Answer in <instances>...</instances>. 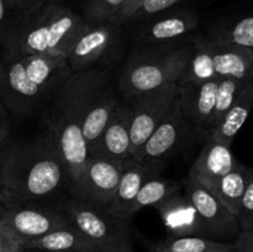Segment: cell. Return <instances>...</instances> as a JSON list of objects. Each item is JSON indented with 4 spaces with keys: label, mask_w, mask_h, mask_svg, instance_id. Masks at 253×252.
I'll list each match as a JSON object with an SVG mask.
<instances>
[{
    "label": "cell",
    "mask_w": 253,
    "mask_h": 252,
    "mask_svg": "<svg viewBox=\"0 0 253 252\" xmlns=\"http://www.w3.org/2000/svg\"><path fill=\"white\" fill-rule=\"evenodd\" d=\"M0 192L7 205L69 195V177L49 133L7 142L0 150Z\"/></svg>",
    "instance_id": "6da1fadb"
},
{
    "label": "cell",
    "mask_w": 253,
    "mask_h": 252,
    "mask_svg": "<svg viewBox=\"0 0 253 252\" xmlns=\"http://www.w3.org/2000/svg\"><path fill=\"white\" fill-rule=\"evenodd\" d=\"M100 69L72 73L47 104V132L53 138L69 177V195L76 197L89 157L83 118L89 89Z\"/></svg>",
    "instance_id": "7a4b0ae2"
},
{
    "label": "cell",
    "mask_w": 253,
    "mask_h": 252,
    "mask_svg": "<svg viewBox=\"0 0 253 252\" xmlns=\"http://www.w3.org/2000/svg\"><path fill=\"white\" fill-rule=\"evenodd\" d=\"M72 73L66 57L0 53V100L11 116L29 118L40 106L48 104Z\"/></svg>",
    "instance_id": "3957f363"
},
{
    "label": "cell",
    "mask_w": 253,
    "mask_h": 252,
    "mask_svg": "<svg viewBox=\"0 0 253 252\" xmlns=\"http://www.w3.org/2000/svg\"><path fill=\"white\" fill-rule=\"evenodd\" d=\"M84 22L82 15L62 2H42L27 15L10 43L0 53L66 57L74 36Z\"/></svg>",
    "instance_id": "277c9868"
},
{
    "label": "cell",
    "mask_w": 253,
    "mask_h": 252,
    "mask_svg": "<svg viewBox=\"0 0 253 252\" xmlns=\"http://www.w3.org/2000/svg\"><path fill=\"white\" fill-rule=\"evenodd\" d=\"M192 39L161 46H141L130 56L116 84L124 99L177 84L190 53Z\"/></svg>",
    "instance_id": "5b68a950"
},
{
    "label": "cell",
    "mask_w": 253,
    "mask_h": 252,
    "mask_svg": "<svg viewBox=\"0 0 253 252\" xmlns=\"http://www.w3.org/2000/svg\"><path fill=\"white\" fill-rule=\"evenodd\" d=\"M62 205L71 224L100 252H133L128 224L114 216L108 208L72 195H66Z\"/></svg>",
    "instance_id": "8992f818"
},
{
    "label": "cell",
    "mask_w": 253,
    "mask_h": 252,
    "mask_svg": "<svg viewBox=\"0 0 253 252\" xmlns=\"http://www.w3.org/2000/svg\"><path fill=\"white\" fill-rule=\"evenodd\" d=\"M62 199L12 203L2 211L0 225L24 246L52 230L71 224L62 205Z\"/></svg>",
    "instance_id": "52a82bcc"
},
{
    "label": "cell",
    "mask_w": 253,
    "mask_h": 252,
    "mask_svg": "<svg viewBox=\"0 0 253 252\" xmlns=\"http://www.w3.org/2000/svg\"><path fill=\"white\" fill-rule=\"evenodd\" d=\"M121 27L111 22H84L66 54L71 71L104 69L120 47Z\"/></svg>",
    "instance_id": "ba28073f"
},
{
    "label": "cell",
    "mask_w": 253,
    "mask_h": 252,
    "mask_svg": "<svg viewBox=\"0 0 253 252\" xmlns=\"http://www.w3.org/2000/svg\"><path fill=\"white\" fill-rule=\"evenodd\" d=\"M179 95V86L177 84L161 88L151 93L126 99L130 101L132 118L130 130V155L137 153L147 141L151 133L166 118Z\"/></svg>",
    "instance_id": "9c48e42d"
},
{
    "label": "cell",
    "mask_w": 253,
    "mask_h": 252,
    "mask_svg": "<svg viewBox=\"0 0 253 252\" xmlns=\"http://www.w3.org/2000/svg\"><path fill=\"white\" fill-rule=\"evenodd\" d=\"M184 188L207 229L208 237L221 242L235 241L241 231L239 220L219 198L190 177L184 182Z\"/></svg>",
    "instance_id": "30bf717a"
},
{
    "label": "cell",
    "mask_w": 253,
    "mask_h": 252,
    "mask_svg": "<svg viewBox=\"0 0 253 252\" xmlns=\"http://www.w3.org/2000/svg\"><path fill=\"white\" fill-rule=\"evenodd\" d=\"M123 96L118 84L113 83L109 69H100L89 89L83 118V133L89 148L96 142Z\"/></svg>",
    "instance_id": "8fae6325"
},
{
    "label": "cell",
    "mask_w": 253,
    "mask_h": 252,
    "mask_svg": "<svg viewBox=\"0 0 253 252\" xmlns=\"http://www.w3.org/2000/svg\"><path fill=\"white\" fill-rule=\"evenodd\" d=\"M137 39L143 46H161L183 42L199 27V16L194 10L178 9L136 24Z\"/></svg>",
    "instance_id": "7c38bea8"
},
{
    "label": "cell",
    "mask_w": 253,
    "mask_h": 252,
    "mask_svg": "<svg viewBox=\"0 0 253 252\" xmlns=\"http://www.w3.org/2000/svg\"><path fill=\"white\" fill-rule=\"evenodd\" d=\"M188 126L177 100L133 158L156 169L182 146L188 135Z\"/></svg>",
    "instance_id": "4fadbf2b"
},
{
    "label": "cell",
    "mask_w": 253,
    "mask_h": 252,
    "mask_svg": "<svg viewBox=\"0 0 253 252\" xmlns=\"http://www.w3.org/2000/svg\"><path fill=\"white\" fill-rule=\"evenodd\" d=\"M123 161L89 156L76 198L108 208L120 180Z\"/></svg>",
    "instance_id": "5bb4252c"
},
{
    "label": "cell",
    "mask_w": 253,
    "mask_h": 252,
    "mask_svg": "<svg viewBox=\"0 0 253 252\" xmlns=\"http://www.w3.org/2000/svg\"><path fill=\"white\" fill-rule=\"evenodd\" d=\"M131 118L132 110L130 101L123 98L111 114L96 142L89 148V156L116 161L130 158Z\"/></svg>",
    "instance_id": "9a60e30c"
},
{
    "label": "cell",
    "mask_w": 253,
    "mask_h": 252,
    "mask_svg": "<svg viewBox=\"0 0 253 252\" xmlns=\"http://www.w3.org/2000/svg\"><path fill=\"white\" fill-rule=\"evenodd\" d=\"M219 79L179 86L178 104L183 118L187 120L188 125H192L207 137L212 126Z\"/></svg>",
    "instance_id": "2e32d148"
},
{
    "label": "cell",
    "mask_w": 253,
    "mask_h": 252,
    "mask_svg": "<svg viewBox=\"0 0 253 252\" xmlns=\"http://www.w3.org/2000/svg\"><path fill=\"white\" fill-rule=\"evenodd\" d=\"M155 208L160 212L168 236L208 237L207 229L187 194H180L178 190Z\"/></svg>",
    "instance_id": "e0dca14e"
},
{
    "label": "cell",
    "mask_w": 253,
    "mask_h": 252,
    "mask_svg": "<svg viewBox=\"0 0 253 252\" xmlns=\"http://www.w3.org/2000/svg\"><path fill=\"white\" fill-rule=\"evenodd\" d=\"M231 146L214 140H207L197 160L190 168L189 177L214 193L220 179L236 166Z\"/></svg>",
    "instance_id": "ac0fdd59"
},
{
    "label": "cell",
    "mask_w": 253,
    "mask_h": 252,
    "mask_svg": "<svg viewBox=\"0 0 253 252\" xmlns=\"http://www.w3.org/2000/svg\"><path fill=\"white\" fill-rule=\"evenodd\" d=\"M156 169L148 167L145 163L133 157L123 161L120 180L108 210L118 219L130 222L132 219L131 208L138 194V190L150 177L155 175Z\"/></svg>",
    "instance_id": "d6986e66"
},
{
    "label": "cell",
    "mask_w": 253,
    "mask_h": 252,
    "mask_svg": "<svg viewBox=\"0 0 253 252\" xmlns=\"http://www.w3.org/2000/svg\"><path fill=\"white\" fill-rule=\"evenodd\" d=\"M210 48L217 78H232L245 83L253 81V49L212 41Z\"/></svg>",
    "instance_id": "ffe728a7"
},
{
    "label": "cell",
    "mask_w": 253,
    "mask_h": 252,
    "mask_svg": "<svg viewBox=\"0 0 253 252\" xmlns=\"http://www.w3.org/2000/svg\"><path fill=\"white\" fill-rule=\"evenodd\" d=\"M25 250L49 252H100L98 247L74 225L58 227L24 245Z\"/></svg>",
    "instance_id": "44dd1931"
},
{
    "label": "cell",
    "mask_w": 253,
    "mask_h": 252,
    "mask_svg": "<svg viewBox=\"0 0 253 252\" xmlns=\"http://www.w3.org/2000/svg\"><path fill=\"white\" fill-rule=\"evenodd\" d=\"M253 109V81L250 82L234 105L229 109L224 118L220 120V123L212 128L208 135L207 140L219 141L227 146H231L232 141L236 137L239 131L249 119Z\"/></svg>",
    "instance_id": "7402d4cb"
},
{
    "label": "cell",
    "mask_w": 253,
    "mask_h": 252,
    "mask_svg": "<svg viewBox=\"0 0 253 252\" xmlns=\"http://www.w3.org/2000/svg\"><path fill=\"white\" fill-rule=\"evenodd\" d=\"M215 78L217 77L215 74L210 41L207 39V36L193 37L189 57H188L184 71L177 85L187 86L211 81Z\"/></svg>",
    "instance_id": "603a6c76"
},
{
    "label": "cell",
    "mask_w": 253,
    "mask_h": 252,
    "mask_svg": "<svg viewBox=\"0 0 253 252\" xmlns=\"http://www.w3.org/2000/svg\"><path fill=\"white\" fill-rule=\"evenodd\" d=\"M250 172L251 167L237 162L236 166L220 179L214 190V194L235 216H237L239 212L240 203L249 182Z\"/></svg>",
    "instance_id": "cb8c5ba5"
},
{
    "label": "cell",
    "mask_w": 253,
    "mask_h": 252,
    "mask_svg": "<svg viewBox=\"0 0 253 252\" xmlns=\"http://www.w3.org/2000/svg\"><path fill=\"white\" fill-rule=\"evenodd\" d=\"M234 242H221L202 236H167L156 245L155 252H231Z\"/></svg>",
    "instance_id": "d4e9b609"
},
{
    "label": "cell",
    "mask_w": 253,
    "mask_h": 252,
    "mask_svg": "<svg viewBox=\"0 0 253 252\" xmlns=\"http://www.w3.org/2000/svg\"><path fill=\"white\" fill-rule=\"evenodd\" d=\"M208 39L217 43H232L253 49V14L215 27Z\"/></svg>",
    "instance_id": "484cf974"
},
{
    "label": "cell",
    "mask_w": 253,
    "mask_h": 252,
    "mask_svg": "<svg viewBox=\"0 0 253 252\" xmlns=\"http://www.w3.org/2000/svg\"><path fill=\"white\" fill-rule=\"evenodd\" d=\"M180 188H182L180 183L152 175L143 183L142 187L138 190L137 197H136L132 208H131V215L133 216L136 212L140 211L143 208H155L166 198L180 190Z\"/></svg>",
    "instance_id": "4316f807"
},
{
    "label": "cell",
    "mask_w": 253,
    "mask_h": 252,
    "mask_svg": "<svg viewBox=\"0 0 253 252\" xmlns=\"http://www.w3.org/2000/svg\"><path fill=\"white\" fill-rule=\"evenodd\" d=\"M249 83L237 81L232 78H220L216 89V98H215V110L214 119H212L211 130L220 123L229 109L234 105L236 99L244 90L245 86ZM210 130V131H211Z\"/></svg>",
    "instance_id": "83f0119b"
},
{
    "label": "cell",
    "mask_w": 253,
    "mask_h": 252,
    "mask_svg": "<svg viewBox=\"0 0 253 252\" xmlns=\"http://www.w3.org/2000/svg\"><path fill=\"white\" fill-rule=\"evenodd\" d=\"M27 15L15 10L7 0H0V51L10 43Z\"/></svg>",
    "instance_id": "f1b7e54d"
},
{
    "label": "cell",
    "mask_w": 253,
    "mask_h": 252,
    "mask_svg": "<svg viewBox=\"0 0 253 252\" xmlns=\"http://www.w3.org/2000/svg\"><path fill=\"white\" fill-rule=\"evenodd\" d=\"M126 0H86L82 16L88 22H110Z\"/></svg>",
    "instance_id": "f546056e"
},
{
    "label": "cell",
    "mask_w": 253,
    "mask_h": 252,
    "mask_svg": "<svg viewBox=\"0 0 253 252\" xmlns=\"http://www.w3.org/2000/svg\"><path fill=\"white\" fill-rule=\"evenodd\" d=\"M182 1H184V0H148L135 14H132L126 20L124 26L125 25L141 24V22L146 21V20H150L152 17L163 14V12L173 10V7L179 5Z\"/></svg>",
    "instance_id": "4dcf8cb0"
},
{
    "label": "cell",
    "mask_w": 253,
    "mask_h": 252,
    "mask_svg": "<svg viewBox=\"0 0 253 252\" xmlns=\"http://www.w3.org/2000/svg\"><path fill=\"white\" fill-rule=\"evenodd\" d=\"M236 217L239 220L241 230L247 229L253 225V168H251V172H250L249 182L242 195Z\"/></svg>",
    "instance_id": "1f68e13d"
},
{
    "label": "cell",
    "mask_w": 253,
    "mask_h": 252,
    "mask_svg": "<svg viewBox=\"0 0 253 252\" xmlns=\"http://www.w3.org/2000/svg\"><path fill=\"white\" fill-rule=\"evenodd\" d=\"M148 0H126L125 4L121 6V9L119 10L118 14L111 19V24H115L118 26H124V24L126 22V20L131 16L132 14H135L143 4H146Z\"/></svg>",
    "instance_id": "d6a6232c"
},
{
    "label": "cell",
    "mask_w": 253,
    "mask_h": 252,
    "mask_svg": "<svg viewBox=\"0 0 253 252\" xmlns=\"http://www.w3.org/2000/svg\"><path fill=\"white\" fill-rule=\"evenodd\" d=\"M10 128H11V114L5 104L0 100V150L9 142Z\"/></svg>",
    "instance_id": "836d02e7"
},
{
    "label": "cell",
    "mask_w": 253,
    "mask_h": 252,
    "mask_svg": "<svg viewBox=\"0 0 253 252\" xmlns=\"http://www.w3.org/2000/svg\"><path fill=\"white\" fill-rule=\"evenodd\" d=\"M0 252H24L21 242L0 225Z\"/></svg>",
    "instance_id": "e575fe53"
},
{
    "label": "cell",
    "mask_w": 253,
    "mask_h": 252,
    "mask_svg": "<svg viewBox=\"0 0 253 252\" xmlns=\"http://www.w3.org/2000/svg\"><path fill=\"white\" fill-rule=\"evenodd\" d=\"M234 247L237 252H253V225L240 231L234 241Z\"/></svg>",
    "instance_id": "d590c367"
},
{
    "label": "cell",
    "mask_w": 253,
    "mask_h": 252,
    "mask_svg": "<svg viewBox=\"0 0 253 252\" xmlns=\"http://www.w3.org/2000/svg\"><path fill=\"white\" fill-rule=\"evenodd\" d=\"M7 1L15 10L24 14H31L43 2L41 0H7Z\"/></svg>",
    "instance_id": "8d00e7d4"
},
{
    "label": "cell",
    "mask_w": 253,
    "mask_h": 252,
    "mask_svg": "<svg viewBox=\"0 0 253 252\" xmlns=\"http://www.w3.org/2000/svg\"><path fill=\"white\" fill-rule=\"evenodd\" d=\"M7 207V202L6 199L4 198V195L1 194V192H0V215L2 214V211H4L5 208Z\"/></svg>",
    "instance_id": "74e56055"
},
{
    "label": "cell",
    "mask_w": 253,
    "mask_h": 252,
    "mask_svg": "<svg viewBox=\"0 0 253 252\" xmlns=\"http://www.w3.org/2000/svg\"><path fill=\"white\" fill-rule=\"evenodd\" d=\"M43 2H61V0H41Z\"/></svg>",
    "instance_id": "f35d334b"
},
{
    "label": "cell",
    "mask_w": 253,
    "mask_h": 252,
    "mask_svg": "<svg viewBox=\"0 0 253 252\" xmlns=\"http://www.w3.org/2000/svg\"><path fill=\"white\" fill-rule=\"evenodd\" d=\"M37 252H49V251H37Z\"/></svg>",
    "instance_id": "ab89813d"
},
{
    "label": "cell",
    "mask_w": 253,
    "mask_h": 252,
    "mask_svg": "<svg viewBox=\"0 0 253 252\" xmlns=\"http://www.w3.org/2000/svg\"><path fill=\"white\" fill-rule=\"evenodd\" d=\"M231 252H237V251H235V250H234V251H231Z\"/></svg>",
    "instance_id": "60d3db41"
},
{
    "label": "cell",
    "mask_w": 253,
    "mask_h": 252,
    "mask_svg": "<svg viewBox=\"0 0 253 252\" xmlns=\"http://www.w3.org/2000/svg\"><path fill=\"white\" fill-rule=\"evenodd\" d=\"M0 216H1V215H0Z\"/></svg>",
    "instance_id": "b9f144b4"
}]
</instances>
